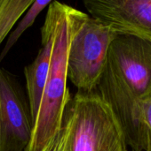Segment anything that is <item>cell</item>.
<instances>
[{"label": "cell", "instance_id": "cell-6", "mask_svg": "<svg viewBox=\"0 0 151 151\" xmlns=\"http://www.w3.org/2000/svg\"><path fill=\"white\" fill-rule=\"evenodd\" d=\"M91 17L117 35L151 42V0H85Z\"/></svg>", "mask_w": 151, "mask_h": 151}, {"label": "cell", "instance_id": "cell-12", "mask_svg": "<svg viewBox=\"0 0 151 151\" xmlns=\"http://www.w3.org/2000/svg\"><path fill=\"white\" fill-rule=\"evenodd\" d=\"M147 151H151V145L150 146V148H149V150H148Z\"/></svg>", "mask_w": 151, "mask_h": 151}, {"label": "cell", "instance_id": "cell-3", "mask_svg": "<svg viewBox=\"0 0 151 151\" xmlns=\"http://www.w3.org/2000/svg\"><path fill=\"white\" fill-rule=\"evenodd\" d=\"M69 44L68 50V79L78 92L97 91L103 73L109 46L117 34L92 18L69 5Z\"/></svg>", "mask_w": 151, "mask_h": 151}, {"label": "cell", "instance_id": "cell-7", "mask_svg": "<svg viewBox=\"0 0 151 151\" xmlns=\"http://www.w3.org/2000/svg\"><path fill=\"white\" fill-rule=\"evenodd\" d=\"M41 41L42 47L39 50L36 58L30 65L24 68L28 106L33 127L38 113L43 91L47 80L53 50V19L48 12L46 13L44 23L41 28Z\"/></svg>", "mask_w": 151, "mask_h": 151}, {"label": "cell", "instance_id": "cell-10", "mask_svg": "<svg viewBox=\"0 0 151 151\" xmlns=\"http://www.w3.org/2000/svg\"><path fill=\"white\" fill-rule=\"evenodd\" d=\"M52 3V0H46V1H34L33 4L29 6V8L25 12L24 16L20 20L19 24L15 27V29L9 35V37L5 42V45L0 53V64L1 61L5 58V56L8 54L10 50L12 48V46L17 42L19 38L21 36V35L28 28L30 27L33 23L35 22L36 17L39 15V13L45 8L48 7V5Z\"/></svg>", "mask_w": 151, "mask_h": 151}, {"label": "cell", "instance_id": "cell-5", "mask_svg": "<svg viewBox=\"0 0 151 151\" xmlns=\"http://www.w3.org/2000/svg\"><path fill=\"white\" fill-rule=\"evenodd\" d=\"M32 131L29 106L20 87L0 67V151H25Z\"/></svg>", "mask_w": 151, "mask_h": 151}, {"label": "cell", "instance_id": "cell-9", "mask_svg": "<svg viewBox=\"0 0 151 151\" xmlns=\"http://www.w3.org/2000/svg\"><path fill=\"white\" fill-rule=\"evenodd\" d=\"M33 0H0V45Z\"/></svg>", "mask_w": 151, "mask_h": 151}, {"label": "cell", "instance_id": "cell-8", "mask_svg": "<svg viewBox=\"0 0 151 151\" xmlns=\"http://www.w3.org/2000/svg\"><path fill=\"white\" fill-rule=\"evenodd\" d=\"M133 151H147L151 145V93L133 104L121 127Z\"/></svg>", "mask_w": 151, "mask_h": 151}, {"label": "cell", "instance_id": "cell-2", "mask_svg": "<svg viewBox=\"0 0 151 151\" xmlns=\"http://www.w3.org/2000/svg\"><path fill=\"white\" fill-rule=\"evenodd\" d=\"M69 5L52 1L47 12L53 19V41L49 72L43 91L31 140L25 151H43L63 125L65 110L71 100L67 88L69 44Z\"/></svg>", "mask_w": 151, "mask_h": 151}, {"label": "cell", "instance_id": "cell-4", "mask_svg": "<svg viewBox=\"0 0 151 151\" xmlns=\"http://www.w3.org/2000/svg\"><path fill=\"white\" fill-rule=\"evenodd\" d=\"M65 114L69 133L64 151H128L123 130L98 92H78Z\"/></svg>", "mask_w": 151, "mask_h": 151}, {"label": "cell", "instance_id": "cell-1", "mask_svg": "<svg viewBox=\"0 0 151 151\" xmlns=\"http://www.w3.org/2000/svg\"><path fill=\"white\" fill-rule=\"evenodd\" d=\"M97 92L122 127L133 104L151 93V42L117 35L109 46Z\"/></svg>", "mask_w": 151, "mask_h": 151}, {"label": "cell", "instance_id": "cell-11", "mask_svg": "<svg viewBox=\"0 0 151 151\" xmlns=\"http://www.w3.org/2000/svg\"><path fill=\"white\" fill-rule=\"evenodd\" d=\"M69 133V120L64 114L63 125L55 137L50 142V143L46 146V148L43 151H64L66 146V141Z\"/></svg>", "mask_w": 151, "mask_h": 151}]
</instances>
